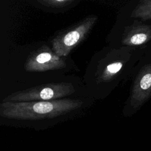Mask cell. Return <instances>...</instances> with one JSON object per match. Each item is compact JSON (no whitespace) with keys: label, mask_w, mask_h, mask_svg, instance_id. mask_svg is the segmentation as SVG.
<instances>
[{"label":"cell","mask_w":151,"mask_h":151,"mask_svg":"<svg viewBox=\"0 0 151 151\" xmlns=\"http://www.w3.org/2000/svg\"><path fill=\"white\" fill-rule=\"evenodd\" d=\"M75 91L76 88L71 83H50L12 93L5 97L2 101H51L61 99Z\"/></svg>","instance_id":"cell-3"},{"label":"cell","mask_w":151,"mask_h":151,"mask_svg":"<svg viewBox=\"0 0 151 151\" xmlns=\"http://www.w3.org/2000/svg\"><path fill=\"white\" fill-rule=\"evenodd\" d=\"M37 2L41 8L48 9L49 11L55 12L64 9H68L76 5L78 1L77 0H38Z\"/></svg>","instance_id":"cell-8"},{"label":"cell","mask_w":151,"mask_h":151,"mask_svg":"<svg viewBox=\"0 0 151 151\" xmlns=\"http://www.w3.org/2000/svg\"><path fill=\"white\" fill-rule=\"evenodd\" d=\"M98 19L95 15H88L60 32L52 40V50L59 57H67L81 42Z\"/></svg>","instance_id":"cell-4"},{"label":"cell","mask_w":151,"mask_h":151,"mask_svg":"<svg viewBox=\"0 0 151 151\" xmlns=\"http://www.w3.org/2000/svg\"><path fill=\"white\" fill-rule=\"evenodd\" d=\"M151 97V63L144 65L137 73L130 89L124 111H136Z\"/></svg>","instance_id":"cell-5"},{"label":"cell","mask_w":151,"mask_h":151,"mask_svg":"<svg viewBox=\"0 0 151 151\" xmlns=\"http://www.w3.org/2000/svg\"><path fill=\"white\" fill-rule=\"evenodd\" d=\"M83 101L61 99L51 101H0V116L16 120L53 119L78 109Z\"/></svg>","instance_id":"cell-2"},{"label":"cell","mask_w":151,"mask_h":151,"mask_svg":"<svg viewBox=\"0 0 151 151\" xmlns=\"http://www.w3.org/2000/svg\"><path fill=\"white\" fill-rule=\"evenodd\" d=\"M135 47H107L100 58L94 73L96 84L106 87L107 94L129 75L140 58Z\"/></svg>","instance_id":"cell-1"},{"label":"cell","mask_w":151,"mask_h":151,"mask_svg":"<svg viewBox=\"0 0 151 151\" xmlns=\"http://www.w3.org/2000/svg\"><path fill=\"white\" fill-rule=\"evenodd\" d=\"M65 66L66 63L62 57L44 45L28 55L24 67L29 72H44L62 69Z\"/></svg>","instance_id":"cell-6"},{"label":"cell","mask_w":151,"mask_h":151,"mask_svg":"<svg viewBox=\"0 0 151 151\" xmlns=\"http://www.w3.org/2000/svg\"><path fill=\"white\" fill-rule=\"evenodd\" d=\"M151 40V24L134 20L129 25L125 26L121 42L124 46L136 47Z\"/></svg>","instance_id":"cell-7"},{"label":"cell","mask_w":151,"mask_h":151,"mask_svg":"<svg viewBox=\"0 0 151 151\" xmlns=\"http://www.w3.org/2000/svg\"><path fill=\"white\" fill-rule=\"evenodd\" d=\"M131 17L143 21L151 19V0H140L131 14Z\"/></svg>","instance_id":"cell-9"}]
</instances>
